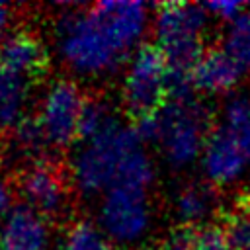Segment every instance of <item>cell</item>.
Listing matches in <instances>:
<instances>
[{"instance_id":"obj_1","label":"cell","mask_w":250,"mask_h":250,"mask_svg":"<svg viewBox=\"0 0 250 250\" xmlns=\"http://www.w3.org/2000/svg\"><path fill=\"white\" fill-rule=\"evenodd\" d=\"M55 53L76 78L96 80L119 70L152 25L150 6L137 0H102L90 6L55 4Z\"/></svg>"},{"instance_id":"obj_2","label":"cell","mask_w":250,"mask_h":250,"mask_svg":"<svg viewBox=\"0 0 250 250\" xmlns=\"http://www.w3.org/2000/svg\"><path fill=\"white\" fill-rule=\"evenodd\" d=\"M143 145L133 125H117L107 133L80 141L70 156V180L82 197L104 195L109 188L117 186L129 154Z\"/></svg>"},{"instance_id":"obj_3","label":"cell","mask_w":250,"mask_h":250,"mask_svg":"<svg viewBox=\"0 0 250 250\" xmlns=\"http://www.w3.org/2000/svg\"><path fill=\"white\" fill-rule=\"evenodd\" d=\"M156 146L170 168L184 170L201 160L211 135V113L203 102L193 94L186 98H170L156 111Z\"/></svg>"},{"instance_id":"obj_4","label":"cell","mask_w":250,"mask_h":250,"mask_svg":"<svg viewBox=\"0 0 250 250\" xmlns=\"http://www.w3.org/2000/svg\"><path fill=\"white\" fill-rule=\"evenodd\" d=\"M209 14L199 4L164 2L152 16L156 47L162 51L170 74L191 76L203 57V35Z\"/></svg>"},{"instance_id":"obj_5","label":"cell","mask_w":250,"mask_h":250,"mask_svg":"<svg viewBox=\"0 0 250 250\" xmlns=\"http://www.w3.org/2000/svg\"><path fill=\"white\" fill-rule=\"evenodd\" d=\"M96 223L111 244L133 246L146 238L152 225L148 189L131 186L109 188L98 203Z\"/></svg>"},{"instance_id":"obj_6","label":"cell","mask_w":250,"mask_h":250,"mask_svg":"<svg viewBox=\"0 0 250 250\" xmlns=\"http://www.w3.org/2000/svg\"><path fill=\"white\" fill-rule=\"evenodd\" d=\"M168 62L154 45H141L125 64L121 102L135 117L156 113L168 96Z\"/></svg>"},{"instance_id":"obj_7","label":"cell","mask_w":250,"mask_h":250,"mask_svg":"<svg viewBox=\"0 0 250 250\" xmlns=\"http://www.w3.org/2000/svg\"><path fill=\"white\" fill-rule=\"evenodd\" d=\"M86 98L70 78H55L41 92L37 119L49 139L51 148H66L80 139V117Z\"/></svg>"},{"instance_id":"obj_8","label":"cell","mask_w":250,"mask_h":250,"mask_svg":"<svg viewBox=\"0 0 250 250\" xmlns=\"http://www.w3.org/2000/svg\"><path fill=\"white\" fill-rule=\"evenodd\" d=\"M18 191L23 203L45 219L61 215L68 199V188L62 172L45 160L25 166L20 172Z\"/></svg>"},{"instance_id":"obj_9","label":"cell","mask_w":250,"mask_h":250,"mask_svg":"<svg viewBox=\"0 0 250 250\" xmlns=\"http://www.w3.org/2000/svg\"><path fill=\"white\" fill-rule=\"evenodd\" d=\"M199 166L205 180L217 188L238 184L250 170V162L236 150V146L219 127L211 131Z\"/></svg>"},{"instance_id":"obj_10","label":"cell","mask_w":250,"mask_h":250,"mask_svg":"<svg viewBox=\"0 0 250 250\" xmlns=\"http://www.w3.org/2000/svg\"><path fill=\"white\" fill-rule=\"evenodd\" d=\"M0 66L31 80L45 74L49 53L43 41L27 29H12L0 39Z\"/></svg>"},{"instance_id":"obj_11","label":"cell","mask_w":250,"mask_h":250,"mask_svg":"<svg viewBox=\"0 0 250 250\" xmlns=\"http://www.w3.org/2000/svg\"><path fill=\"white\" fill-rule=\"evenodd\" d=\"M51 244V230L47 219L18 203L0 225V250H47Z\"/></svg>"},{"instance_id":"obj_12","label":"cell","mask_w":250,"mask_h":250,"mask_svg":"<svg viewBox=\"0 0 250 250\" xmlns=\"http://www.w3.org/2000/svg\"><path fill=\"white\" fill-rule=\"evenodd\" d=\"M244 68L223 49H211L203 53L193 68V88L209 96H225L236 90L242 82Z\"/></svg>"},{"instance_id":"obj_13","label":"cell","mask_w":250,"mask_h":250,"mask_svg":"<svg viewBox=\"0 0 250 250\" xmlns=\"http://www.w3.org/2000/svg\"><path fill=\"white\" fill-rule=\"evenodd\" d=\"M219 207L217 193L207 184H189L174 197V215L182 227H205Z\"/></svg>"},{"instance_id":"obj_14","label":"cell","mask_w":250,"mask_h":250,"mask_svg":"<svg viewBox=\"0 0 250 250\" xmlns=\"http://www.w3.org/2000/svg\"><path fill=\"white\" fill-rule=\"evenodd\" d=\"M31 98V82L4 66H0V135L10 133L27 115Z\"/></svg>"},{"instance_id":"obj_15","label":"cell","mask_w":250,"mask_h":250,"mask_svg":"<svg viewBox=\"0 0 250 250\" xmlns=\"http://www.w3.org/2000/svg\"><path fill=\"white\" fill-rule=\"evenodd\" d=\"M47 148L51 145L37 117H25L8 133L6 156L14 162H25L27 166L41 162Z\"/></svg>"},{"instance_id":"obj_16","label":"cell","mask_w":250,"mask_h":250,"mask_svg":"<svg viewBox=\"0 0 250 250\" xmlns=\"http://www.w3.org/2000/svg\"><path fill=\"white\" fill-rule=\"evenodd\" d=\"M217 127L250 162V94H232L223 104Z\"/></svg>"},{"instance_id":"obj_17","label":"cell","mask_w":250,"mask_h":250,"mask_svg":"<svg viewBox=\"0 0 250 250\" xmlns=\"http://www.w3.org/2000/svg\"><path fill=\"white\" fill-rule=\"evenodd\" d=\"M121 121L115 109L104 98H88L80 117V141L96 139L109 129L117 127Z\"/></svg>"},{"instance_id":"obj_18","label":"cell","mask_w":250,"mask_h":250,"mask_svg":"<svg viewBox=\"0 0 250 250\" xmlns=\"http://www.w3.org/2000/svg\"><path fill=\"white\" fill-rule=\"evenodd\" d=\"M61 250H111V242L98 223L78 219L64 229Z\"/></svg>"},{"instance_id":"obj_19","label":"cell","mask_w":250,"mask_h":250,"mask_svg":"<svg viewBox=\"0 0 250 250\" xmlns=\"http://www.w3.org/2000/svg\"><path fill=\"white\" fill-rule=\"evenodd\" d=\"M221 49L227 51L244 70L250 68V8L234 21L227 23Z\"/></svg>"},{"instance_id":"obj_20","label":"cell","mask_w":250,"mask_h":250,"mask_svg":"<svg viewBox=\"0 0 250 250\" xmlns=\"http://www.w3.org/2000/svg\"><path fill=\"white\" fill-rule=\"evenodd\" d=\"M225 230L232 250H250V203H244L232 211Z\"/></svg>"},{"instance_id":"obj_21","label":"cell","mask_w":250,"mask_h":250,"mask_svg":"<svg viewBox=\"0 0 250 250\" xmlns=\"http://www.w3.org/2000/svg\"><path fill=\"white\" fill-rule=\"evenodd\" d=\"M193 250H232V246L225 229L205 225L193 232Z\"/></svg>"},{"instance_id":"obj_22","label":"cell","mask_w":250,"mask_h":250,"mask_svg":"<svg viewBox=\"0 0 250 250\" xmlns=\"http://www.w3.org/2000/svg\"><path fill=\"white\" fill-rule=\"evenodd\" d=\"M203 8L209 14V18L221 20L225 23L234 21L242 12L248 10V6L244 2H236V0H213V2L203 4Z\"/></svg>"},{"instance_id":"obj_23","label":"cell","mask_w":250,"mask_h":250,"mask_svg":"<svg viewBox=\"0 0 250 250\" xmlns=\"http://www.w3.org/2000/svg\"><path fill=\"white\" fill-rule=\"evenodd\" d=\"M193 232L195 230L180 225L162 236L158 250H193Z\"/></svg>"},{"instance_id":"obj_24","label":"cell","mask_w":250,"mask_h":250,"mask_svg":"<svg viewBox=\"0 0 250 250\" xmlns=\"http://www.w3.org/2000/svg\"><path fill=\"white\" fill-rule=\"evenodd\" d=\"M12 207H14V191H12L10 184L0 176V225L8 217Z\"/></svg>"},{"instance_id":"obj_25","label":"cell","mask_w":250,"mask_h":250,"mask_svg":"<svg viewBox=\"0 0 250 250\" xmlns=\"http://www.w3.org/2000/svg\"><path fill=\"white\" fill-rule=\"evenodd\" d=\"M12 18H14L12 6H10V4H6V2H0V39L10 31Z\"/></svg>"}]
</instances>
